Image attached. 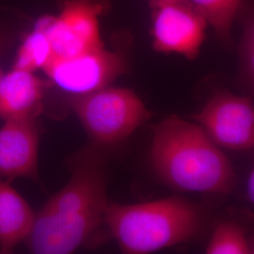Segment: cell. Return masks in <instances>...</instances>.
I'll list each match as a JSON object with an SVG mask.
<instances>
[{"label": "cell", "instance_id": "cell-3", "mask_svg": "<svg viewBox=\"0 0 254 254\" xmlns=\"http://www.w3.org/2000/svg\"><path fill=\"white\" fill-rule=\"evenodd\" d=\"M123 253L147 254L185 243L200 231V210L180 197L136 204L109 203L105 220Z\"/></svg>", "mask_w": 254, "mask_h": 254}, {"label": "cell", "instance_id": "cell-12", "mask_svg": "<svg viewBox=\"0 0 254 254\" xmlns=\"http://www.w3.org/2000/svg\"><path fill=\"white\" fill-rule=\"evenodd\" d=\"M53 60L52 46L41 18L19 47L13 67L34 73L44 70Z\"/></svg>", "mask_w": 254, "mask_h": 254}, {"label": "cell", "instance_id": "cell-11", "mask_svg": "<svg viewBox=\"0 0 254 254\" xmlns=\"http://www.w3.org/2000/svg\"><path fill=\"white\" fill-rule=\"evenodd\" d=\"M0 177V252L10 254L26 240L35 214L17 191Z\"/></svg>", "mask_w": 254, "mask_h": 254}, {"label": "cell", "instance_id": "cell-10", "mask_svg": "<svg viewBox=\"0 0 254 254\" xmlns=\"http://www.w3.org/2000/svg\"><path fill=\"white\" fill-rule=\"evenodd\" d=\"M45 83L33 72L13 67L0 77V119L36 117L42 107Z\"/></svg>", "mask_w": 254, "mask_h": 254}, {"label": "cell", "instance_id": "cell-8", "mask_svg": "<svg viewBox=\"0 0 254 254\" xmlns=\"http://www.w3.org/2000/svg\"><path fill=\"white\" fill-rule=\"evenodd\" d=\"M100 6L73 0L57 17H42L55 59H66L104 47L99 28Z\"/></svg>", "mask_w": 254, "mask_h": 254}, {"label": "cell", "instance_id": "cell-15", "mask_svg": "<svg viewBox=\"0 0 254 254\" xmlns=\"http://www.w3.org/2000/svg\"><path fill=\"white\" fill-rule=\"evenodd\" d=\"M208 254H251V241L234 222H222L215 228L205 248Z\"/></svg>", "mask_w": 254, "mask_h": 254}, {"label": "cell", "instance_id": "cell-1", "mask_svg": "<svg viewBox=\"0 0 254 254\" xmlns=\"http://www.w3.org/2000/svg\"><path fill=\"white\" fill-rule=\"evenodd\" d=\"M109 202L100 154L88 149L72 164L70 181L37 215L27 236L33 254H72L105 220Z\"/></svg>", "mask_w": 254, "mask_h": 254}, {"label": "cell", "instance_id": "cell-16", "mask_svg": "<svg viewBox=\"0 0 254 254\" xmlns=\"http://www.w3.org/2000/svg\"><path fill=\"white\" fill-rule=\"evenodd\" d=\"M247 193L248 197L251 200V201L254 204V168L250 173L248 183H247Z\"/></svg>", "mask_w": 254, "mask_h": 254}, {"label": "cell", "instance_id": "cell-2", "mask_svg": "<svg viewBox=\"0 0 254 254\" xmlns=\"http://www.w3.org/2000/svg\"><path fill=\"white\" fill-rule=\"evenodd\" d=\"M150 155L157 176L177 190L224 194L234 187L227 156L197 123L164 119L154 127Z\"/></svg>", "mask_w": 254, "mask_h": 254}, {"label": "cell", "instance_id": "cell-4", "mask_svg": "<svg viewBox=\"0 0 254 254\" xmlns=\"http://www.w3.org/2000/svg\"><path fill=\"white\" fill-rule=\"evenodd\" d=\"M72 107L88 134L100 144L123 141L151 118L142 100L124 88H104L76 96Z\"/></svg>", "mask_w": 254, "mask_h": 254}, {"label": "cell", "instance_id": "cell-5", "mask_svg": "<svg viewBox=\"0 0 254 254\" xmlns=\"http://www.w3.org/2000/svg\"><path fill=\"white\" fill-rule=\"evenodd\" d=\"M153 46L193 61L200 54L207 22L188 0H152Z\"/></svg>", "mask_w": 254, "mask_h": 254}, {"label": "cell", "instance_id": "cell-9", "mask_svg": "<svg viewBox=\"0 0 254 254\" xmlns=\"http://www.w3.org/2000/svg\"><path fill=\"white\" fill-rule=\"evenodd\" d=\"M39 139L35 117L6 120L0 128V177L39 182Z\"/></svg>", "mask_w": 254, "mask_h": 254}, {"label": "cell", "instance_id": "cell-17", "mask_svg": "<svg viewBox=\"0 0 254 254\" xmlns=\"http://www.w3.org/2000/svg\"><path fill=\"white\" fill-rule=\"evenodd\" d=\"M251 254H254V238L251 240Z\"/></svg>", "mask_w": 254, "mask_h": 254}, {"label": "cell", "instance_id": "cell-6", "mask_svg": "<svg viewBox=\"0 0 254 254\" xmlns=\"http://www.w3.org/2000/svg\"><path fill=\"white\" fill-rule=\"evenodd\" d=\"M193 119L219 147L236 151L254 148V104L247 97L220 91Z\"/></svg>", "mask_w": 254, "mask_h": 254}, {"label": "cell", "instance_id": "cell-13", "mask_svg": "<svg viewBox=\"0 0 254 254\" xmlns=\"http://www.w3.org/2000/svg\"><path fill=\"white\" fill-rule=\"evenodd\" d=\"M205 18L219 39L229 42L243 0H188Z\"/></svg>", "mask_w": 254, "mask_h": 254}, {"label": "cell", "instance_id": "cell-7", "mask_svg": "<svg viewBox=\"0 0 254 254\" xmlns=\"http://www.w3.org/2000/svg\"><path fill=\"white\" fill-rule=\"evenodd\" d=\"M125 70L123 56L104 47L72 58L55 59L44 69L57 87L76 96L107 88Z\"/></svg>", "mask_w": 254, "mask_h": 254}, {"label": "cell", "instance_id": "cell-14", "mask_svg": "<svg viewBox=\"0 0 254 254\" xmlns=\"http://www.w3.org/2000/svg\"><path fill=\"white\" fill-rule=\"evenodd\" d=\"M242 25L239 44L240 73L247 86L254 91V1L243 0L237 19Z\"/></svg>", "mask_w": 254, "mask_h": 254}, {"label": "cell", "instance_id": "cell-18", "mask_svg": "<svg viewBox=\"0 0 254 254\" xmlns=\"http://www.w3.org/2000/svg\"><path fill=\"white\" fill-rule=\"evenodd\" d=\"M2 46H3V40H2V37L0 36V54H1ZM1 75H2V73H1V69H0V77H1Z\"/></svg>", "mask_w": 254, "mask_h": 254}]
</instances>
